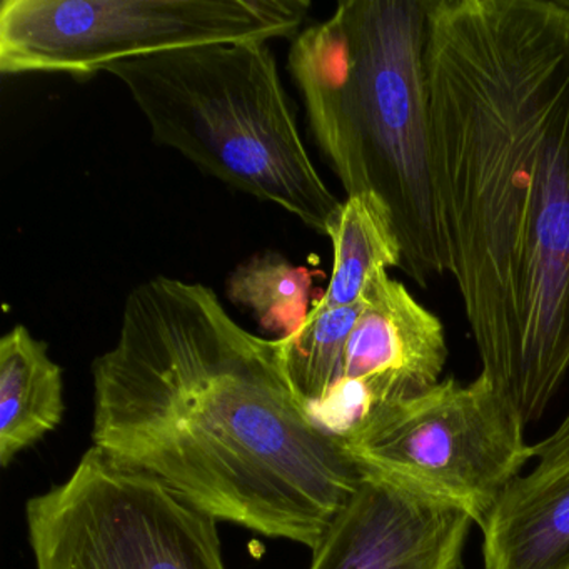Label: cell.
I'll list each match as a JSON object with an SVG mask.
<instances>
[{"label": "cell", "mask_w": 569, "mask_h": 569, "mask_svg": "<svg viewBox=\"0 0 569 569\" xmlns=\"http://www.w3.org/2000/svg\"><path fill=\"white\" fill-rule=\"evenodd\" d=\"M428 72L448 272L532 425L569 372V0H431Z\"/></svg>", "instance_id": "cell-1"}, {"label": "cell", "mask_w": 569, "mask_h": 569, "mask_svg": "<svg viewBox=\"0 0 569 569\" xmlns=\"http://www.w3.org/2000/svg\"><path fill=\"white\" fill-rule=\"evenodd\" d=\"M92 386V446L216 521L312 552L365 479L296 389L281 338L242 328L199 282L136 286Z\"/></svg>", "instance_id": "cell-2"}, {"label": "cell", "mask_w": 569, "mask_h": 569, "mask_svg": "<svg viewBox=\"0 0 569 569\" xmlns=\"http://www.w3.org/2000/svg\"><path fill=\"white\" fill-rule=\"evenodd\" d=\"M431 0H345L296 36L288 66L309 128L348 198L391 218L402 271L448 272L432 188L428 41Z\"/></svg>", "instance_id": "cell-3"}, {"label": "cell", "mask_w": 569, "mask_h": 569, "mask_svg": "<svg viewBox=\"0 0 569 569\" xmlns=\"http://www.w3.org/2000/svg\"><path fill=\"white\" fill-rule=\"evenodd\" d=\"M106 72L124 86L159 146L328 236L342 202L312 164L268 42L162 52Z\"/></svg>", "instance_id": "cell-4"}, {"label": "cell", "mask_w": 569, "mask_h": 569, "mask_svg": "<svg viewBox=\"0 0 569 569\" xmlns=\"http://www.w3.org/2000/svg\"><path fill=\"white\" fill-rule=\"evenodd\" d=\"M526 425L479 375L449 378L415 398L368 406L341 435L362 478L432 506L479 529L528 461Z\"/></svg>", "instance_id": "cell-5"}, {"label": "cell", "mask_w": 569, "mask_h": 569, "mask_svg": "<svg viewBox=\"0 0 569 569\" xmlns=\"http://www.w3.org/2000/svg\"><path fill=\"white\" fill-rule=\"evenodd\" d=\"M306 0H4L0 72L84 79L162 52L292 38Z\"/></svg>", "instance_id": "cell-6"}, {"label": "cell", "mask_w": 569, "mask_h": 569, "mask_svg": "<svg viewBox=\"0 0 569 569\" xmlns=\"http://www.w3.org/2000/svg\"><path fill=\"white\" fill-rule=\"evenodd\" d=\"M26 522L34 569H228L219 521L94 446Z\"/></svg>", "instance_id": "cell-7"}, {"label": "cell", "mask_w": 569, "mask_h": 569, "mask_svg": "<svg viewBox=\"0 0 569 569\" xmlns=\"http://www.w3.org/2000/svg\"><path fill=\"white\" fill-rule=\"evenodd\" d=\"M346 346L335 405L368 406L415 398L441 382L448 342L438 316L419 305L388 271L369 279ZM331 402V405H332Z\"/></svg>", "instance_id": "cell-8"}, {"label": "cell", "mask_w": 569, "mask_h": 569, "mask_svg": "<svg viewBox=\"0 0 569 569\" xmlns=\"http://www.w3.org/2000/svg\"><path fill=\"white\" fill-rule=\"evenodd\" d=\"M471 519L362 479L309 569H461Z\"/></svg>", "instance_id": "cell-9"}, {"label": "cell", "mask_w": 569, "mask_h": 569, "mask_svg": "<svg viewBox=\"0 0 569 569\" xmlns=\"http://www.w3.org/2000/svg\"><path fill=\"white\" fill-rule=\"evenodd\" d=\"M481 532L482 569H569V455L518 476Z\"/></svg>", "instance_id": "cell-10"}, {"label": "cell", "mask_w": 569, "mask_h": 569, "mask_svg": "<svg viewBox=\"0 0 569 569\" xmlns=\"http://www.w3.org/2000/svg\"><path fill=\"white\" fill-rule=\"evenodd\" d=\"M66 412L62 368L48 345L18 325L0 339V465L56 431Z\"/></svg>", "instance_id": "cell-11"}, {"label": "cell", "mask_w": 569, "mask_h": 569, "mask_svg": "<svg viewBox=\"0 0 569 569\" xmlns=\"http://www.w3.org/2000/svg\"><path fill=\"white\" fill-rule=\"evenodd\" d=\"M328 238L335 259L328 288L315 302L319 308L356 305L376 272L402 266L401 244L391 218L371 196L346 199Z\"/></svg>", "instance_id": "cell-12"}, {"label": "cell", "mask_w": 569, "mask_h": 569, "mask_svg": "<svg viewBox=\"0 0 569 569\" xmlns=\"http://www.w3.org/2000/svg\"><path fill=\"white\" fill-rule=\"evenodd\" d=\"M362 299L342 308L312 306L305 322L281 338L286 368L312 411L331 405L342 379L346 346L361 315Z\"/></svg>", "instance_id": "cell-13"}, {"label": "cell", "mask_w": 569, "mask_h": 569, "mask_svg": "<svg viewBox=\"0 0 569 569\" xmlns=\"http://www.w3.org/2000/svg\"><path fill=\"white\" fill-rule=\"evenodd\" d=\"M311 272L278 252L254 256L228 281V298L249 309L269 331L291 336L305 322Z\"/></svg>", "instance_id": "cell-14"}, {"label": "cell", "mask_w": 569, "mask_h": 569, "mask_svg": "<svg viewBox=\"0 0 569 569\" xmlns=\"http://www.w3.org/2000/svg\"><path fill=\"white\" fill-rule=\"evenodd\" d=\"M532 455L539 461H552L569 455V411L551 435L532 445Z\"/></svg>", "instance_id": "cell-15"}]
</instances>
